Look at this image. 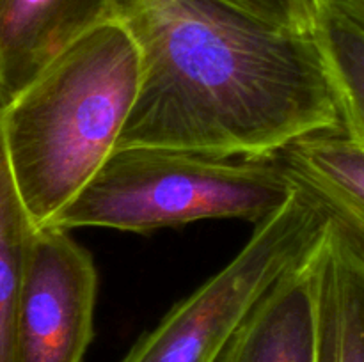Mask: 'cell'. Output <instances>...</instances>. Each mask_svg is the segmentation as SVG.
Returning a JSON list of instances; mask_svg holds the SVG:
<instances>
[{"mask_svg":"<svg viewBox=\"0 0 364 362\" xmlns=\"http://www.w3.org/2000/svg\"><path fill=\"white\" fill-rule=\"evenodd\" d=\"M117 20L134 39L139 82L116 151L263 160L341 131L309 34L219 0H117Z\"/></svg>","mask_w":364,"mask_h":362,"instance_id":"cell-1","label":"cell"},{"mask_svg":"<svg viewBox=\"0 0 364 362\" xmlns=\"http://www.w3.org/2000/svg\"><path fill=\"white\" fill-rule=\"evenodd\" d=\"M137 82V50L116 18L82 35L0 109L7 162L36 229L116 151Z\"/></svg>","mask_w":364,"mask_h":362,"instance_id":"cell-2","label":"cell"},{"mask_svg":"<svg viewBox=\"0 0 364 362\" xmlns=\"http://www.w3.org/2000/svg\"><path fill=\"white\" fill-rule=\"evenodd\" d=\"M295 190L277 158L128 148L114 151L48 226L128 233L206 219H240L256 226L283 208Z\"/></svg>","mask_w":364,"mask_h":362,"instance_id":"cell-3","label":"cell"},{"mask_svg":"<svg viewBox=\"0 0 364 362\" xmlns=\"http://www.w3.org/2000/svg\"><path fill=\"white\" fill-rule=\"evenodd\" d=\"M326 226L327 213L297 188L283 208L256 224L230 263L178 302L121 362H217L252 305L313 251Z\"/></svg>","mask_w":364,"mask_h":362,"instance_id":"cell-4","label":"cell"},{"mask_svg":"<svg viewBox=\"0 0 364 362\" xmlns=\"http://www.w3.org/2000/svg\"><path fill=\"white\" fill-rule=\"evenodd\" d=\"M98 275L70 231L38 227L21 280L14 330L16 362H82L95 336Z\"/></svg>","mask_w":364,"mask_h":362,"instance_id":"cell-5","label":"cell"},{"mask_svg":"<svg viewBox=\"0 0 364 362\" xmlns=\"http://www.w3.org/2000/svg\"><path fill=\"white\" fill-rule=\"evenodd\" d=\"M117 0H0V109L92 28Z\"/></svg>","mask_w":364,"mask_h":362,"instance_id":"cell-6","label":"cell"},{"mask_svg":"<svg viewBox=\"0 0 364 362\" xmlns=\"http://www.w3.org/2000/svg\"><path fill=\"white\" fill-rule=\"evenodd\" d=\"M311 252L259 297L217 362L316 361Z\"/></svg>","mask_w":364,"mask_h":362,"instance_id":"cell-7","label":"cell"},{"mask_svg":"<svg viewBox=\"0 0 364 362\" xmlns=\"http://www.w3.org/2000/svg\"><path fill=\"white\" fill-rule=\"evenodd\" d=\"M315 362H364V261L327 216L311 252Z\"/></svg>","mask_w":364,"mask_h":362,"instance_id":"cell-8","label":"cell"},{"mask_svg":"<svg viewBox=\"0 0 364 362\" xmlns=\"http://www.w3.org/2000/svg\"><path fill=\"white\" fill-rule=\"evenodd\" d=\"M277 162L364 261V142L341 131L309 135L283 149Z\"/></svg>","mask_w":364,"mask_h":362,"instance_id":"cell-9","label":"cell"},{"mask_svg":"<svg viewBox=\"0 0 364 362\" xmlns=\"http://www.w3.org/2000/svg\"><path fill=\"white\" fill-rule=\"evenodd\" d=\"M311 35L340 114L341 133L364 142V0H309Z\"/></svg>","mask_w":364,"mask_h":362,"instance_id":"cell-10","label":"cell"},{"mask_svg":"<svg viewBox=\"0 0 364 362\" xmlns=\"http://www.w3.org/2000/svg\"><path fill=\"white\" fill-rule=\"evenodd\" d=\"M34 231L14 185L0 133V362H16L18 298Z\"/></svg>","mask_w":364,"mask_h":362,"instance_id":"cell-11","label":"cell"},{"mask_svg":"<svg viewBox=\"0 0 364 362\" xmlns=\"http://www.w3.org/2000/svg\"><path fill=\"white\" fill-rule=\"evenodd\" d=\"M287 31L309 34L311 7L309 0H219Z\"/></svg>","mask_w":364,"mask_h":362,"instance_id":"cell-12","label":"cell"}]
</instances>
